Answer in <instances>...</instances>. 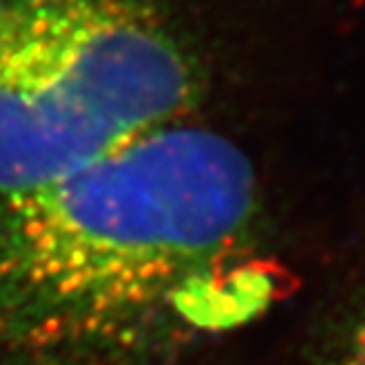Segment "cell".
Wrapping results in <instances>:
<instances>
[{"instance_id":"6da1fadb","label":"cell","mask_w":365,"mask_h":365,"mask_svg":"<svg viewBox=\"0 0 365 365\" xmlns=\"http://www.w3.org/2000/svg\"><path fill=\"white\" fill-rule=\"evenodd\" d=\"M259 185L235 143L176 121L0 200V346L109 363L264 309Z\"/></svg>"},{"instance_id":"7a4b0ae2","label":"cell","mask_w":365,"mask_h":365,"mask_svg":"<svg viewBox=\"0 0 365 365\" xmlns=\"http://www.w3.org/2000/svg\"><path fill=\"white\" fill-rule=\"evenodd\" d=\"M200 93L166 0H0V200L182 121Z\"/></svg>"},{"instance_id":"3957f363","label":"cell","mask_w":365,"mask_h":365,"mask_svg":"<svg viewBox=\"0 0 365 365\" xmlns=\"http://www.w3.org/2000/svg\"><path fill=\"white\" fill-rule=\"evenodd\" d=\"M330 365H365V311L356 323L349 327L344 341Z\"/></svg>"}]
</instances>
